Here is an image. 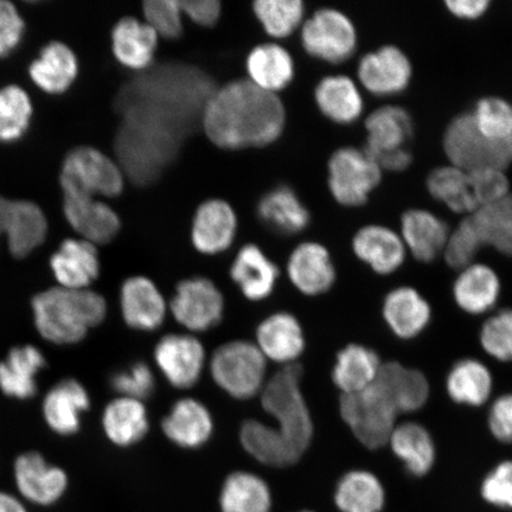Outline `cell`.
Returning a JSON list of instances; mask_svg holds the SVG:
<instances>
[{"instance_id": "6da1fadb", "label": "cell", "mask_w": 512, "mask_h": 512, "mask_svg": "<svg viewBox=\"0 0 512 512\" xmlns=\"http://www.w3.org/2000/svg\"><path fill=\"white\" fill-rule=\"evenodd\" d=\"M203 125L211 142L222 149L265 146L283 132L285 110L277 95L251 81H235L211 96Z\"/></svg>"}, {"instance_id": "2e32d148", "label": "cell", "mask_w": 512, "mask_h": 512, "mask_svg": "<svg viewBox=\"0 0 512 512\" xmlns=\"http://www.w3.org/2000/svg\"><path fill=\"white\" fill-rule=\"evenodd\" d=\"M125 323L139 331H155L163 325L168 306L162 292L146 277L127 279L120 291Z\"/></svg>"}, {"instance_id": "f35d334b", "label": "cell", "mask_w": 512, "mask_h": 512, "mask_svg": "<svg viewBox=\"0 0 512 512\" xmlns=\"http://www.w3.org/2000/svg\"><path fill=\"white\" fill-rule=\"evenodd\" d=\"M102 426L114 445L130 447L145 438L149 431V416L143 401L120 396L105 408Z\"/></svg>"}, {"instance_id": "484cf974", "label": "cell", "mask_w": 512, "mask_h": 512, "mask_svg": "<svg viewBox=\"0 0 512 512\" xmlns=\"http://www.w3.org/2000/svg\"><path fill=\"white\" fill-rule=\"evenodd\" d=\"M387 445L409 475L415 478L426 477L437 462V447L432 434L418 422L396 425Z\"/></svg>"}, {"instance_id": "bcb514c9", "label": "cell", "mask_w": 512, "mask_h": 512, "mask_svg": "<svg viewBox=\"0 0 512 512\" xmlns=\"http://www.w3.org/2000/svg\"><path fill=\"white\" fill-rule=\"evenodd\" d=\"M254 12L268 35L284 38L302 23L304 4L300 0H259Z\"/></svg>"}, {"instance_id": "4dcf8cb0", "label": "cell", "mask_w": 512, "mask_h": 512, "mask_svg": "<svg viewBox=\"0 0 512 512\" xmlns=\"http://www.w3.org/2000/svg\"><path fill=\"white\" fill-rule=\"evenodd\" d=\"M317 106L326 118L341 125L360 119L364 101L356 83L345 75H331L318 83Z\"/></svg>"}, {"instance_id": "4fadbf2b", "label": "cell", "mask_w": 512, "mask_h": 512, "mask_svg": "<svg viewBox=\"0 0 512 512\" xmlns=\"http://www.w3.org/2000/svg\"><path fill=\"white\" fill-rule=\"evenodd\" d=\"M408 56L395 46H384L362 57L357 76L361 85L376 96L402 93L412 80Z\"/></svg>"}, {"instance_id": "7dc6e473", "label": "cell", "mask_w": 512, "mask_h": 512, "mask_svg": "<svg viewBox=\"0 0 512 512\" xmlns=\"http://www.w3.org/2000/svg\"><path fill=\"white\" fill-rule=\"evenodd\" d=\"M477 130L486 139L503 143L512 134V105L501 98H484L471 113Z\"/></svg>"}, {"instance_id": "7bdbcfd3", "label": "cell", "mask_w": 512, "mask_h": 512, "mask_svg": "<svg viewBox=\"0 0 512 512\" xmlns=\"http://www.w3.org/2000/svg\"><path fill=\"white\" fill-rule=\"evenodd\" d=\"M484 247L512 256V194L470 215Z\"/></svg>"}, {"instance_id": "44dd1931", "label": "cell", "mask_w": 512, "mask_h": 512, "mask_svg": "<svg viewBox=\"0 0 512 512\" xmlns=\"http://www.w3.org/2000/svg\"><path fill=\"white\" fill-rule=\"evenodd\" d=\"M238 220L232 207L221 200L204 202L192 223L191 239L198 252L214 255L232 245Z\"/></svg>"}, {"instance_id": "6125c7cd", "label": "cell", "mask_w": 512, "mask_h": 512, "mask_svg": "<svg viewBox=\"0 0 512 512\" xmlns=\"http://www.w3.org/2000/svg\"><path fill=\"white\" fill-rule=\"evenodd\" d=\"M503 145L505 151H507L510 162L512 163V134L507 140H505V142H503Z\"/></svg>"}, {"instance_id": "8992f818", "label": "cell", "mask_w": 512, "mask_h": 512, "mask_svg": "<svg viewBox=\"0 0 512 512\" xmlns=\"http://www.w3.org/2000/svg\"><path fill=\"white\" fill-rule=\"evenodd\" d=\"M63 194L88 197L118 196L124 188L119 166L93 147L82 146L68 153L60 176Z\"/></svg>"}, {"instance_id": "f907efd6", "label": "cell", "mask_w": 512, "mask_h": 512, "mask_svg": "<svg viewBox=\"0 0 512 512\" xmlns=\"http://www.w3.org/2000/svg\"><path fill=\"white\" fill-rule=\"evenodd\" d=\"M467 174L479 208L490 206L511 194L509 178L503 169L483 168Z\"/></svg>"}, {"instance_id": "5bb4252c", "label": "cell", "mask_w": 512, "mask_h": 512, "mask_svg": "<svg viewBox=\"0 0 512 512\" xmlns=\"http://www.w3.org/2000/svg\"><path fill=\"white\" fill-rule=\"evenodd\" d=\"M15 478L22 496L38 505L56 503L68 488L66 472L48 464L37 452L24 453L17 458Z\"/></svg>"}, {"instance_id": "52a82bcc", "label": "cell", "mask_w": 512, "mask_h": 512, "mask_svg": "<svg viewBox=\"0 0 512 512\" xmlns=\"http://www.w3.org/2000/svg\"><path fill=\"white\" fill-rule=\"evenodd\" d=\"M381 179L380 166L366 151L356 147H342L329 160V188L341 206H364Z\"/></svg>"}, {"instance_id": "7402d4cb", "label": "cell", "mask_w": 512, "mask_h": 512, "mask_svg": "<svg viewBox=\"0 0 512 512\" xmlns=\"http://www.w3.org/2000/svg\"><path fill=\"white\" fill-rule=\"evenodd\" d=\"M451 230L431 211L407 210L401 217V239L415 260L432 262L444 253Z\"/></svg>"}, {"instance_id": "91938a15", "label": "cell", "mask_w": 512, "mask_h": 512, "mask_svg": "<svg viewBox=\"0 0 512 512\" xmlns=\"http://www.w3.org/2000/svg\"><path fill=\"white\" fill-rule=\"evenodd\" d=\"M369 156L374 159V162L380 166L382 171H405L413 160L411 152L407 149L374 153V155Z\"/></svg>"}, {"instance_id": "6f0895ef", "label": "cell", "mask_w": 512, "mask_h": 512, "mask_svg": "<svg viewBox=\"0 0 512 512\" xmlns=\"http://www.w3.org/2000/svg\"><path fill=\"white\" fill-rule=\"evenodd\" d=\"M183 14L203 27H211L219 21L221 4L216 0H184L179 2Z\"/></svg>"}, {"instance_id": "74e56055", "label": "cell", "mask_w": 512, "mask_h": 512, "mask_svg": "<svg viewBox=\"0 0 512 512\" xmlns=\"http://www.w3.org/2000/svg\"><path fill=\"white\" fill-rule=\"evenodd\" d=\"M376 381L393 396L401 414L420 411L430 398V383L424 373L399 362L382 363Z\"/></svg>"}, {"instance_id": "e0dca14e", "label": "cell", "mask_w": 512, "mask_h": 512, "mask_svg": "<svg viewBox=\"0 0 512 512\" xmlns=\"http://www.w3.org/2000/svg\"><path fill=\"white\" fill-rule=\"evenodd\" d=\"M255 344L266 360L290 366L305 350L304 330L291 313H273L256 330Z\"/></svg>"}, {"instance_id": "11a10c76", "label": "cell", "mask_w": 512, "mask_h": 512, "mask_svg": "<svg viewBox=\"0 0 512 512\" xmlns=\"http://www.w3.org/2000/svg\"><path fill=\"white\" fill-rule=\"evenodd\" d=\"M24 22L15 5L0 0V56H6L22 40Z\"/></svg>"}, {"instance_id": "ac0fdd59", "label": "cell", "mask_w": 512, "mask_h": 512, "mask_svg": "<svg viewBox=\"0 0 512 512\" xmlns=\"http://www.w3.org/2000/svg\"><path fill=\"white\" fill-rule=\"evenodd\" d=\"M63 211L75 232L93 245L112 241L120 230L119 216L94 197L64 194Z\"/></svg>"}, {"instance_id": "836d02e7", "label": "cell", "mask_w": 512, "mask_h": 512, "mask_svg": "<svg viewBox=\"0 0 512 512\" xmlns=\"http://www.w3.org/2000/svg\"><path fill=\"white\" fill-rule=\"evenodd\" d=\"M79 64L72 49L61 42H51L32 62L29 73L37 87L49 94H61L73 85Z\"/></svg>"}, {"instance_id": "8d00e7d4", "label": "cell", "mask_w": 512, "mask_h": 512, "mask_svg": "<svg viewBox=\"0 0 512 512\" xmlns=\"http://www.w3.org/2000/svg\"><path fill=\"white\" fill-rule=\"evenodd\" d=\"M112 43L113 53L123 66L143 69L155 56L158 35L149 24L136 18H124L113 29Z\"/></svg>"}, {"instance_id": "9a60e30c", "label": "cell", "mask_w": 512, "mask_h": 512, "mask_svg": "<svg viewBox=\"0 0 512 512\" xmlns=\"http://www.w3.org/2000/svg\"><path fill=\"white\" fill-rule=\"evenodd\" d=\"M287 273L293 286L310 297L330 291L337 277L328 249L316 242H305L294 249Z\"/></svg>"}, {"instance_id": "ee69618b", "label": "cell", "mask_w": 512, "mask_h": 512, "mask_svg": "<svg viewBox=\"0 0 512 512\" xmlns=\"http://www.w3.org/2000/svg\"><path fill=\"white\" fill-rule=\"evenodd\" d=\"M243 448L259 463L272 467H288L299 460L275 434L272 426L258 420L243 422L240 431Z\"/></svg>"}, {"instance_id": "60d3db41", "label": "cell", "mask_w": 512, "mask_h": 512, "mask_svg": "<svg viewBox=\"0 0 512 512\" xmlns=\"http://www.w3.org/2000/svg\"><path fill=\"white\" fill-rule=\"evenodd\" d=\"M427 189L435 200L453 213L470 216L479 209L473 196L469 174L453 165L440 166L427 177Z\"/></svg>"}, {"instance_id": "5b68a950", "label": "cell", "mask_w": 512, "mask_h": 512, "mask_svg": "<svg viewBox=\"0 0 512 512\" xmlns=\"http://www.w3.org/2000/svg\"><path fill=\"white\" fill-rule=\"evenodd\" d=\"M267 360L256 344L233 341L216 349L210 373L217 386L238 400H249L266 384Z\"/></svg>"}, {"instance_id": "1f68e13d", "label": "cell", "mask_w": 512, "mask_h": 512, "mask_svg": "<svg viewBox=\"0 0 512 512\" xmlns=\"http://www.w3.org/2000/svg\"><path fill=\"white\" fill-rule=\"evenodd\" d=\"M46 367V358L32 345L11 349L0 362V390L9 398L30 399L36 394V376Z\"/></svg>"}, {"instance_id": "be15d7a7", "label": "cell", "mask_w": 512, "mask_h": 512, "mask_svg": "<svg viewBox=\"0 0 512 512\" xmlns=\"http://www.w3.org/2000/svg\"><path fill=\"white\" fill-rule=\"evenodd\" d=\"M298 512H316V511H312V510H300Z\"/></svg>"}, {"instance_id": "9c48e42d", "label": "cell", "mask_w": 512, "mask_h": 512, "mask_svg": "<svg viewBox=\"0 0 512 512\" xmlns=\"http://www.w3.org/2000/svg\"><path fill=\"white\" fill-rule=\"evenodd\" d=\"M302 42L311 56L329 63H341L354 55L357 32L354 23L336 9L318 10L307 19Z\"/></svg>"}, {"instance_id": "9f6ffc18", "label": "cell", "mask_w": 512, "mask_h": 512, "mask_svg": "<svg viewBox=\"0 0 512 512\" xmlns=\"http://www.w3.org/2000/svg\"><path fill=\"white\" fill-rule=\"evenodd\" d=\"M489 430L502 444H512V393L499 396L488 416Z\"/></svg>"}, {"instance_id": "f1b7e54d", "label": "cell", "mask_w": 512, "mask_h": 512, "mask_svg": "<svg viewBox=\"0 0 512 512\" xmlns=\"http://www.w3.org/2000/svg\"><path fill=\"white\" fill-rule=\"evenodd\" d=\"M334 504L338 512H383L387 491L374 472L351 470L339 478Z\"/></svg>"}, {"instance_id": "3957f363", "label": "cell", "mask_w": 512, "mask_h": 512, "mask_svg": "<svg viewBox=\"0 0 512 512\" xmlns=\"http://www.w3.org/2000/svg\"><path fill=\"white\" fill-rule=\"evenodd\" d=\"M302 377L303 368L297 363L290 364L272 376L260 393L262 408L278 422L273 427L275 434L298 460L313 438L311 413L300 389Z\"/></svg>"}, {"instance_id": "816d5d0a", "label": "cell", "mask_w": 512, "mask_h": 512, "mask_svg": "<svg viewBox=\"0 0 512 512\" xmlns=\"http://www.w3.org/2000/svg\"><path fill=\"white\" fill-rule=\"evenodd\" d=\"M479 494L490 507L512 511V460L497 464L484 477Z\"/></svg>"}, {"instance_id": "30bf717a", "label": "cell", "mask_w": 512, "mask_h": 512, "mask_svg": "<svg viewBox=\"0 0 512 512\" xmlns=\"http://www.w3.org/2000/svg\"><path fill=\"white\" fill-rule=\"evenodd\" d=\"M170 309L183 328L191 332H204L221 323L224 299L213 281L192 278L178 284Z\"/></svg>"}, {"instance_id": "ffe728a7", "label": "cell", "mask_w": 512, "mask_h": 512, "mask_svg": "<svg viewBox=\"0 0 512 512\" xmlns=\"http://www.w3.org/2000/svg\"><path fill=\"white\" fill-rule=\"evenodd\" d=\"M382 315L390 331L400 339H413L431 323L430 303L413 287L401 286L384 298Z\"/></svg>"}, {"instance_id": "f6af8a7d", "label": "cell", "mask_w": 512, "mask_h": 512, "mask_svg": "<svg viewBox=\"0 0 512 512\" xmlns=\"http://www.w3.org/2000/svg\"><path fill=\"white\" fill-rule=\"evenodd\" d=\"M32 105L27 92L18 86L0 89V142H15L27 132Z\"/></svg>"}, {"instance_id": "cb8c5ba5", "label": "cell", "mask_w": 512, "mask_h": 512, "mask_svg": "<svg viewBox=\"0 0 512 512\" xmlns=\"http://www.w3.org/2000/svg\"><path fill=\"white\" fill-rule=\"evenodd\" d=\"M502 284L498 274L488 265L473 262L460 270L453 284L454 302L472 316L484 315L496 306Z\"/></svg>"}, {"instance_id": "ab89813d", "label": "cell", "mask_w": 512, "mask_h": 512, "mask_svg": "<svg viewBox=\"0 0 512 512\" xmlns=\"http://www.w3.org/2000/svg\"><path fill=\"white\" fill-rule=\"evenodd\" d=\"M247 70L256 87L274 94L292 81L294 63L283 47L278 44H264L249 54Z\"/></svg>"}, {"instance_id": "b9f144b4", "label": "cell", "mask_w": 512, "mask_h": 512, "mask_svg": "<svg viewBox=\"0 0 512 512\" xmlns=\"http://www.w3.org/2000/svg\"><path fill=\"white\" fill-rule=\"evenodd\" d=\"M259 216L268 227L287 235L303 232L310 222L309 211L298 196L286 187L274 189L262 198Z\"/></svg>"}, {"instance_id": "603a6c76", "label": "cell", "mask_w": 512, "mask_h": 512, "mask_svg": "<svg viewBox=\"0 0 512 512\" xmlns=\"http://www.w3.org/2000/svg\"><path fill=\"white\" fill-rule=\"evenodd\" d=\"M50 267L61 287L85 290L99 277L98 251L91 242L68 239L51 256Z\"/></svg>"}, {"instance_id": "f5cc1de1", "label": "cell", "mask_w": 512, "mask_h": 512, "mask_svg": "<svg viewBox=\"0 0 512 512\" xmlns=\"http://www.w3.org/2000/svg\"><path fill=\"white\" fill-rule=\"evenodd\" d=\"M146 23L158 36L175 40L182 34V10L177 0H147L144 3Z\"/></svg>"}, {"instance_id": "8fae6325", "label": "cell", "mask_w": 512, "mask_h": 512, "mask_svg": "<svg viewBox=\"0 0 512 512\" xmlns=\"http://www.w3.org/2000/svg\"><path fill=\"white\" fill-rule=\"evenodd\" d=\"M155 360L172 387L189 389L201 379L206 350L194 336L166 335L156 345Z\"/></svg>"}, {"instance_id": "c3c4849f", "label": "cell", "mask_w": 512, "mask_h": 512, "mask_svg": "<svg viewBox=\"0 0 512 512\" xmlns=\"http://www.w3.org/2000/svg\"><path fill=\"white\" fill-rule=\"evenodd\" d=\"M479 342L486 354L495 360L512 363V310L498 311L486 319Z\"/></svg>"}, {"instance_id": "f546056e", "label": "cell", "mask_w": 512, "mask_h": 512, "mask_svg": "<svg viewBox=\"0 0 512 512\" xmlns=\"http://www.w3.org/2000/svg\"><path fill=\"white\" fill-rule=\"evenodd\" d=\"M381 367V358L375 350L352 343L338 352L332 381L342 395L361 393L375 382Z\"/></svg>"}, {"instance_id": "277c9868", "label": "cell", "mask_w": 512, "mask_h": 512, "mask_svg": "<svg viewBox=\"0 0 512 512\" xmlns=\"http://www.w3.org/2000/svg\"><path fill=\"white\" fill-rule=\"evenodd\" d=\"M339 411L355 438L369 450L388 444L401 415L398 403L376 380L361 393L342 395Z\"/></svg>"}, {"instance_id": "d6a6232c", "label": "cell", "mask_w": 512, "mask_h": 512, "mask_svg": "<svg viewBox=\"0 0 512 512\" xmlns=\"http://www.w3.org/2000/svg\"><path fill=\"white\" fill-rule=\"evenodd\" d=\"M219 507L221 512H272L270 485L253 472L230 473L221 488Z\"/></svg>"}, {"instance_id": "d4e9b609", "label": "cell", "mask_w": 512, "mask_h": 512, "mask_svg": "<svg viewBox=\"0 0 512 512\" xmlns=\"http://www.w3.org/2000/svg\"><path fill=\"white\" fill-rule=\"evenodd\" d=\"M163 432L175 445L194 450L208 443L214 431L213 416L202 402L178 400L162 422Z\"/></svg>"}, {"instance_id": "4316f807", "label": "cell", "mask_w": 512, "mask_h": 512, "mask_svg": "<svg viewBox=\"0 0 512 512\" xmlns=\"http://www.w3.org/2000/svg\"><path fill=\"white\" fill-rule=\"evenodd\" d=\"M89 407L91 399L86 388L79 381L63 380L44 399V419L55 433L72 435L80 430L81 415Z\"/></svg>"}, {"instance_id": "d6986e66", "label": "cell", "mask_w": 512, "mask_h": 512, "mask_svg": "<svg viewBox=\"0 0 512 512\" xmlns=\"http://www.w3.org/2000/svg\"><path fill=\"white\" fill-rule=\"evenodd\" d=\"M352 251L357 259L380 275L398 271L407 255L401 236L380 224H369L358 230L352 239Z\"/></svg>"}, {"instance_id": "681fc988", "label": "cell", "mask_w": 512, "mask_h": 512, "mask_svg": "<svg viewBox=\"0 0 512 512\" xmlns=\"http://www.w3.org/2000/svg\"><path fill=\"white\" fill-rule=\"evenodd\" d=\"M483 247L475 224H473L470 216H466L458 224V227L448 235L444 249L447 265L454 268V270H463V268L475 262L476 256Z\"/></svg>"}, {"instance_id": "83f0119b", "label": "cell", "mask_w": 512, "mask_h": 512, "mask_svg": "<svg viewBox=\"0 0 512 512\" xmlns=\"http://www.w3.org/2000/svg\"><path fill=\"white\" fill-rule=\"evenodd\" d=\"M279 275L278 266L255 245L241 248L230 268V277L240 287L243 296L252 302L270 297Z\"/></svg>"}, {"instance_id": "d590c367", "label": "cell", "mask_w": 512, "mask_h": 512, "mask_svg": "<svg viewBox=\"0 0 512 512\" xmlns=\"http://www.w3.org/2000/svg\"><path fill=\"white\" fill-rule=\"evenodd\" d=\"M492 389L494 377L490 369L476 358L458 361L447 375V394L458 405L483 406L491 398Z\"/></svg>"}, {"instance_id": "94428289", "label": "cell", "mask_w": 512, "mask_h": 512, "mask_svg": "<svg viewBox=\"0 0 512 512\" xmlns=\"http://www.w3.org/2000/svg\"><path fill=\"white\" fill-rule=\"evenodd\" d=\"M0 512H27V510L16 497L0 492Z\"/></svg>"}, {"instance_id": "680465c9", "label": "cell", "mask_w": 512, "mask_h": 512, "mask_svg": "<svg viewBox=\"0 0 512 512\" xmlns=\"http://www.w3.org/2000/svg\"><path fill=\"white\" fill-rule=\"evenodd\" d=\"M489 0H447L445 6L454 17L475 21L488 11Z\"/></svg>"}, {"instance_id": "ba28073f", "label": "cell", "mask_w": 512, "mask_h": 512, "mask_svg": "<svg viewBox=\"0 0 512 512\" xmlns=\"http://www.w3.org/2000/svg\"><path fill=\"white\" fill-rule=\"evenodd\" d=\"M444 150L451 165L466 172L483 168L505 170L511 164L503 143L491 142L482 136L471 113L458 115L447 126Z\"/></svg>"}, {"instance_id": "e575fe53", "label": "cell", "mask_w": 512, "mask_h": 512, "mask_svg": "<svg viewBox=\"0 0 512 512\" xmlns=\"http://www.w3.org/2000/svg\"><path fill=\"white\" fill-rule=\"evenodd\" d=\"M368 155L406 149L413 134L411 115L402 107L377 108L366 120Z\"/></svg>"}, {"instance_id": "db71d44e", "label": "cell", "mask_w": 512, "mask_h": 512, "mask_svg": "<svg viewBox=\"0 0 512 512\" xmlns=\"http://www.w3.org/2000/svg\"><path fill=\"white\" fill-rule=\"evenodd\" d=\"M111 383L120 396L138 401L149 399L156 388L155 375L144 362L134 363L130 368L115 374Z\"/></svg>"}, {"instance_id": "7a4b0ae2", "label": "cell", "mask_w": 512, "mask_h": 512, "mask_svg": "<svg viewBox=\"0 0 512 512\" xmlns=\"http://www.w3.org/2000/svg\"><path fill=\"white\" fill-rule=\"evenodd\" d=\"M37 331L54 344H75L106 318L107 304L101 294L88 290L54 287L32 299Z\"/></svg>"}, {"instance_id": "7c38bea8", "label": "cell", "mask_w": 512, "mask_h": 512, "mask_svg": "<svg viewBox=\"0 0 512 512\" xmlns=\"http://www.w3.org/2000/svg\"><path fill=\"white\" fill-rule=\"evenodd\" d=\"M47 233L46 215L37 204L0 197V235L8 238L15 258L23 259L35 251L46 240Z\"/></svg>"}]
</instances>
